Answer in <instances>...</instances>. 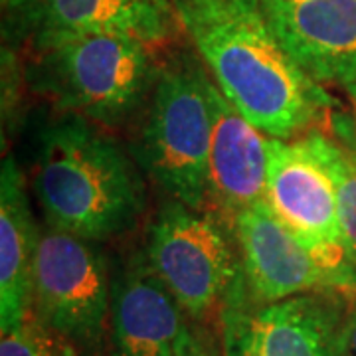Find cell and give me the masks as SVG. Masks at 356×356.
<instances>
[{
	"instance_id": "cell-1",
	"label": "cell",
	"mask_w": 356,
	"mask_h": 356,
	"mask_svg": "<svg viewBox=\"0 0 356 356\" xmlns=\"http://www.w3.org/2000/svg\"><path fill=\"white\" fill-rule=\"evenodd\" d=\"M218 89L269 139L325 127L337 99L281 46L259 0H172Z\"/></svg>"
},
{
	"instance_id": "cell-2",
	"label": "cell",
	"mask_w": 356,
	"mask_h": 356,
	"mask_svg": "<svg viewBox=\"0 0 356 356\" xmlns=\"http://www.w3.org/2000/svg\"><path fill=\"white\" fill-rule=\"evenodd\" d=\"M91 123L65 113L40 131L32 184L50 226L103 242L137 224L145 194L119 145Z\"/></svg>"
},
{
	"instance_id": "cell-3",
	"label": "cell",
	"mask_w": 356,
	"mask_h": 356,
	"mask_svg": "<svg viewBox=\"0 0 356 356\" xmlns=\"http://www.w3.org/2000/svg\"><path fill=\"white\" fill-rule=\"evenodd\" d=\"M28 83L60 111L117 127L145 102L159 74L149 44L115 32L32 36Z\"/></svg>"
},
{
	"instance_id": "cell-4",
	"label": "cell",
	"mask_w": 356,
	"mask_h": 356,
	"mask_svg": "<svg viewBox=\"0 0 356 356\" xmlns=\"http://www.w3.org/2000/svg\"><path fill=\"white\" fill-rule=\"evenodd\" d=\"M212 81L206 65L186 56L159 67L137 151L163 192L194 210L210 202Z\"/></svg>"
},
{
	"instance_id": "cell-5",
	"label": "cell",
	"mask_w": 356,
	"mask_h": 356,
	"mask_svg": "<svg viewBox=\"0 0 356 356\" xmlns=\"http://www.w3.org/2000/svg\"><path fill=\"white\" fill-rule=\"evenodd\" d=\"M111 285L107 261L95 242L50 224L40 229L34 311L81 356L99 355L109 334Z\"/></svg>"
},
{
	"instance_id": "cell-6",
	"label": "cell",
	"mask_w": 356,
	"mask_h": 356,
	"mask_svg": "<svg viewBox=\"0 0 356 356\" xmlns=\"http://www.w3.org/2000/svg\"><path fill=\"white\" fill-rule=\"evenodd\" d=\"M147 261L192 321L220 309L243 269L216 218L177 200L151 224Z\"/></svg>"
},
{
	"instance_id": "cell-7",
	"label": "cell",
	"mask_w": 356,
	"mask_h": 356,
	"mask_svg": "<svg viewBox=\"0 0 356 356\" xmlns=\"http://www.w3.org/2000/svg\"><path fill=\"white\" fill-rule=\"evenodd\" d=\"M343 318L331 293L259 303L243 269L220 307L224 356H341Z\"/></svg>"
},
{
	"instance_id": "cell-8",
	"label": "cell",
	"mask_w": 356,
	"mask_h": 356,
	"mask_svg": "<svg viewBox=\"0 0 356 356\" xmlns=\"http://www.w3.org/2000/svg\"><path fill=\"white\" fill-rule=\"evenodd\" d=\"M266 198L299 242L356 295V267L344 243L337 191L305 135L267 140Z\"/></svg>"
},
{
	"instance_id": "cell-9",
	"label": "cell",
	"mask_w": 356,
	"mask_h": 356,
	"mask_svg": "<svg viewBox=\"0 0 356 356\" xmlns=\"http://www.w3.org/2000/svg\"><path fill=\"white\" fill-rule=\"evenodd\" d=\"M232 226L242 254L245 285L255 301L273 303L305 293H348L343 280L283 224L267 198L238 212Z\"/></svg>"
},
{
	"instance_id": "cell-10",
	"label": "cell",
	"mask_w": 356,
	"mask_h": 356,
	"mask_svg": "<svg viewBox=\"0 0 356 356\" xmlns=\"http://www.w3.org/2000/svg\"><path fill=\"white\" fill-rule=\"evenodd\" d=\"M285 51L321 86L356 81V0H259Z\"/></svg>"
},
{
	"instance_id": "cell-11",
	"label": "cell",
	"mask_w": 356,
	"mask_h": 356,
	"mask_svg": "<svg viewBox=\"0 0 356 356\" xmlns=\"http://www.w3.org/2000/svg\"><path fill=\"white\" fill-rule=\"evenodd\" d=\"M22 34L115 32L165 44L177 32L172 0H14L4 10Z\"/></svg>"
},
{
	"instance_id": "cell-12",
	"label": "cell",
	"mask_w": 356,
	"mask_h": 356,
	"mask_svg": "<svg viewBox=\"0 0 356 356\" xmlns=\"http://www.w3.org/2000/svg\"><path fill=\"white\" fill-rule=\"evenodd\" d=\"M184 315L149 261L139 255L111 285L109 356H175L180 337L188 329Z\"/></svg>"
},
{
	"instance_id": "cell-13",
	"label": "cell",
	"mask_w": 356,
	"mask_h": 356,
	"mask_svg": "<svg viewBox=\"0 0 356 356\" xmlns=\"http://www.w3.org/2000/svg\"><path fill=\"white\" fill-rule=\"evenodd\" d=\"M214 129L210 145V202L234 220L266 198L267 140L212 81Z\"/></svg>"
},
{
	"instance_id": "cell-14",
	"label": "cell",
	"mask_w": 356,
	"mask_h": 356,
	"mask_svg": "<svg viewBox=\"0 0 356 356\" xmlns=\"http://www.w3.org/2000/svg\"><path fill=\"white\" fill-rule=\"evenodd\" d=\"M38 232L26 196L24 177L14 156L0 175V331L34 311V255Z\"/></svg>"
},
{
	"instance_id": "cell-15",
	"label": "cell",
	"mask_w": 356,
	"mask_h": 356,
	"mask_svg": "<svg viewBox=\"0 0 356 356\" xmlns=\"http://www.w3.org/2000/svg\"><path fill=\"white\" fill-rule=\"evenodd\" d=\"M305 137L334 184L344 243L356 267V131L350 115L331 113L327 129Z\"/></svg>"
},
{
	"instance_id": "cell-16",
	"label": "cell",
	"mask_w": 356,
	"mask_h": 356,
	"mask_svg": "<svg viewBox=\"0 0 356 356\" xmlns=\"http://www.w3.org/2000/svg\"><path fill=\"white\" fill-rule=\"evenodd\" d=\"M0 356H79V353L32 311L16 327L2 332Z\"/></svg>"
},
{
	"instance_id": "cell-17",
	"label": "cell",
	"mask_w": 356,
	"mask_h": 356,
	"mask_svg": "<svg viewBox=\"0 0 356 356\" xmlns=\"http://www.w3.org/2000/svg\"><path fill=\"white\" fill-rule=\"evenodd\" d=\"M175 356H224V350L222 343L218 344L210 332L188 325V329L178 341Z\"/></svg>"
},
{
	"instance_id": "cell-18",
	"label": "cell",
	"mask_w": 356,
	"mask_h": 356,
	"mask_svg": "<svg viewBox=\"0 0 356 356\" xmlns=\"http://www.w3.org/2000/svg\"><path fill=\"white\" fill-rule=\"evenodd\" d=\"M341 356H356V303L346 313L341 327Z\"/></svg>"
},
{
	"instance_id": "cell-19",
	"label": "cell",
	"mask_w": 356,
	"mask_h": 356,
	"mask_svg": "<svg viewBox=\"0 0 356 356\" xmlns=\"http://www.w3.org/2000/svg\"><path fill=\"white\" fill-rule=\"evenodd\" d=\"M344 91L348 93V99H350V105H353L350 121H353V125H355V131H356V81L355 83H350L348 88H344Z\"/></svg>"
},
{
	"instance_id": "cell-20",
	"label": "cell",
	"mask_w": 356,
	"mask_h": 356,
	"mask_svg": "<svg viewBox=\"0 0 356 356\" xmlns=\"http://www.w3.org/2000/svg\"><path fill=\"white\" fill-rule=\"evenodd\" d=\"M13 2H14V0H2V8L6 10V8H8V6L13 4Z\"/></svg>"
}]
</instances>
